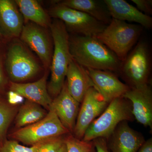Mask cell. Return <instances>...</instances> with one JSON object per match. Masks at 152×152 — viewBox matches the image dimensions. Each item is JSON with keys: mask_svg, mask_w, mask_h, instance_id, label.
I'll return each instance as SVG.
<instances>
[{"mask_svg": "<svg viewBox=\"0 0 152 152\" xmlns=\"http://www.w3.org/2000/svg\"><path fill=\"white\" fill-rule=\"evenodd\" d=\"M6 41H5L4 39L3 38L2 35L1 34L0 32V45L1 44H3Z\"/></svg>", "mask_w": 152, "mask_h": 152, "instance_id": "31", "label": "cell"}, {"mask_svg": "<svg viewBox=\"0 0 152 152\" xmlns=\"http://www.w3.org/2000/svg\"><path fill=\"white\" fill-rule=\"evenodd\" d=\"M132 110L131 102L124 97L113 100L99 118L90 125L83 140L90 142L99 138L108 139L120 123L134 121Z\"/></svg>", "mask_w": 152, "mask_h": 152, "instance_id": "4", "label": "cell"}, {"mask_svg": "<svg viewBox=\"0 0 152 152\" xmlns=\"http://www.w3.org/2000/svg\"><path fill=\"white\" fill-rule=\"evenodd\" d=\"M143 29L137 24L112 18L104 29L95 37L122 61L137 44Z\"/></svg>", "mask_w": 152, "mask_h": 152, "instance_id": "6", "label": "cell"}, {"mask_svg": "<svg viewBox=\"0 0 152 152\" xmlns=\"http://www.w3.org/2000/svg\"><path fill=\"white\" fill-rule=\"evenodd\" d=\"M15 113L14 108L0 101V143L1 144Z\"/></svg>", "mask_w": 152, "mask_h": 152, "instance_id": "22", "label": "cell"}, {"mask_svg": "<svg viewBox=\"0 0 152 152\" xmlns=\"http://www.w3.org/2000/svg\"><path fill=\"white\" fill-rule=\"evenodd\" d=\"M47 114L42 106L27 100L19 109L16 118V126L20 129L32 124L40 121Z\"/></svg>", "mask_w": 152, "mask_h": 152, "instance_id": "21", "label": "cell"}, {"mask_svg": "<svg viewBox=\"0 0 152 152\" xmlns=\"http://www.w3.org/2000/svg\"><path fill=\"white\" fill-rule=\"evenodd\" d=\"M64 142L62 136L49 139L40 143L37 152H56Z\"/></svg>", "mask_w": 152, "mask_h": 152, "instance_id": "25", "label": "cell"}, {"mask_svg": "<svg viewBox=\"0 0 152 152\" xmlns=\"http://www.w3.org/2000/svg\"><path fill=\"white\" fill-rule=\"evenodd\" d=\"M24 23L30 22L42 27L50 28L51 18L36 0H15Z\"/></svg>", "mask_w": 152, "mask_h": 152, "instance_id": "20", "label": "cell"}, {"mask_svg": "<svg viewBox=\"0 0 152 152\" xmlns=\"http://www.w3.org/2000/svg\"><path fill=\"white\" fill-rule=\"evenodd\" d=\"M66 78L69 93L76 101L81 103L87 91L94 87L86 69L72 59L68 66Z\"/></svg>", "mask_w": 152, "mask_h": 152, "instance_id": "18", "label": "cell"}, {"mask_svg": "<svg viewBox=\"0 0 152 152\" xmlns=\"http://www.w3.org/2000/svg\"><path fill=\"white\" fill-rule=\"evenodd\" d=\"M24 24L15 1L0 0V32L6 42L19 38Z\"/></svg>", "mask_w": 152, "mask_h": 152, "instance_id": "13", "label": "cell"}, {"mask_svg": "<svg viewBox=\"0 0 152 152\" xmlns=\"http://www.w3.org/2000/svg\"><path fill=\"white\" fill-rule=\"evenodd\" d=\"M136 8L141 12L151 16L152 14V0H132Z\"/></svg>", "mask_w": 152, "mask_h": 152, "instance_id": "27", "label": "cell"}, {"mask_svg": "<svg viewBox=\"0 0 152 152\" xmlns=\"http://www.w3.org/2000/svg\"><path fill=\"white\" fill-rule=\"evenodd\" d=\"M96 152H110L107 144V140L103 138H99L93 141Z\"/></svg>", "mask_w": 152, "mask_h": 152, "instance_id": "28", "label": "cell"}, {"mask_svg": "<svg viewBox=\"0 0 152 152\" xmlns=\"http://www.w3.org/2000/svg\"><path fill=\"white\" fill-rule=\"evenodd\" d=\"M8 42L5 50V66L10 82L22 83L46 71L35 54L19 38Z\"/></svg>", "mask_w": 152, "mask_h": 152, "instance_id": "3", "label": "cell"}, {"mask_svg": "<svg viewBox=\"0 0 152 152\" xmlns=\"http://www.w3.org/2000/svg\"><path fill=\"white\" fill-rule=\"evenodd\" d=\"M112 18L125 22H134L143 28H152V18L139 10L124 0H104Z\"/></svg>", "mask_w": 152, "mask_h": 152, "instance_id": "17", "label": "cell"}, {"mask_svg": "<svg viewBox=\"0 0 152 152\" xmlns=\"http://www.w3.org/2000/svg\"><path fill=\"white\" fill-rule=\"evenodd\" d=\"M94 87L108 103L123 97L131 88L121 81L116 74L109 71L86 69Z\"/></svg>", "mask_w": 152, "mask_h": 152, "instance_id": "11", "label": "cell"}, {"mask_svg": "<svg viewBox=\"0 0 152 152\" xmlns=\"http://www.w3.org/2000/svg\"><path fill=\"white\" fill-rule=\"evenodd\" d=\"M108 140L110 152H137L145 141L142 135L131 128L126 121L120 123Z\"/></svg>", "mask_w": 152, "mask_h": 152, "instance_id": "14", "label": "cell"}, {"mask_svg": "<svg viewBox=\"0 0 152 152\" xmlns=\"http://www.w3.org/2000/svg\"><path fill=\"white\" fill-rule=\"evenodd\" d=\"M81 103L73 132L75 137L79 140H83L90 125L100 115L109 104L94 87L87 91Z\"/></svg>", "mask_w": 152, "mask_h": 152, "instance_id": "10", "label": "cell"}, {"mask_svg": "<svg viewBox=\"0 0 152 152\" xmlns=\"http://www.w3.org/2000/svg\"><path fill=\"white\" fill-rule=\"evenodd\" d=\"M69 132L54 111L50 109L48 113L43 118L32 124L20 128L13 133L12 137L16 140L32 146Z\"/></svg>", "mask_w": 152, "mask_h": 152, "instance_id": "8", "label": "cell"}, {"mask_svg": "<svg viewBox=\"0 0 152 152\" xmlns=\"http://www.w3.org/2000/svg\"><path fill=\"white\" fill-rule=\"evenodd\" d=\"M56 152H68L67 150L65 142L60 147L59 149Z\"/></svg>", "mask_w": 152, "mask_h": 152, "instance_id": "30", "label": "cell"}, {"mask_svg": "<svg viewBox=\"0 0 152 152\" xmlns=\"http://www.w3.org/2000/svg\"><path fill=\"white\" fill-rule=\"evenodd\" d=\"M50 30L53 40L54 49L50 69V79L47 88L49 94L55 98L64 84L68 66L73 58L69 47V34L64 24L59 20L54 19Z\"/></svg>", "mask_w": 152, "mask_h": 152, "instance_id": "2", "label": "cell"}, {"mask_svg": "<svg viewBox=\"0 0 152 152\" xmlns=\"http://www.w3.org/2000/svg\"><path fill=\"white\" fill-rule=\"evenodd\" d=\"M19 39L38 57L46 70H50L54 43L50 28L31 23H25Z\"/></svg>", "mask_w": 152, "mask_h": 152, "instance_id": "9", "label": "cell"}, {"mask_svg": "<svg viewBox=\"0 0 152 152\" xmlns=\"http://www.w3.org/2000/svg\"><path fill=\"white\" fill-rule=\"evenodd\" d=\"M64 142L68 152H95L93 141H85L69 135L65 138Z\"/></svg>", "mask_w": 152, "mask_h": 152, "instance_id": "23", "label": "cell"}, {"mask_svg": "<svg viewBox=\"0 0 152 152\" xmlns=\"http://www.w3.org/2000/svg\"><path fill=\"white\" fill-rule=\"evenodd\" d=\"M80 103L69 93L65 80L61 91L53 100L49 109H53L63 125L70 132L73 133L80 110Z\"/></svg>", "mask_w": 152, "mask_h": 152, "instance_id": "16", "label": "cell"}, {"mask_svg": "<svg viewBox=\"0 0 152 152\" xmlns=\"http://www.w3.org/2000/svg\"><path fill=\"white\" fill-rule=\"evenodd\" d=\"M137 152H152V138L145 141Z\"/></svg>", "mask_w": 152, "mask_h": 152, "instance_id": "29", "label": "cell"}, {"mask_svg": "<svg viewBox=\"0 0 152 152\" xmlns=\"http://www.w3.org/2000/svg\"><path fill=\"white\" fill-rule=\"evenodd\" d=\"M48 73L49 70L46 71L42 77L32 83H15L10 82L9 88L11 91L49 110L53 99L49 94L47 88Z\"/></svg>", "mask_w": 152, "mask_h": 152, "instance_id": "15", "label": "cell"}, {"mask_svg": "<svg viewBox=\"0 0 152 152\" xmlns=\"http://www.w3.org/2000/svg\"><path fill=\"white\" fill-rule=\"evenodd\" d=\"M59 1L55 2L49 9L48 13L51 18L63 22L69 33L96 36L107 26L87 14L63 5Z\"/></svg>", "mask_w": 152, "mask_h": 152, "instance_id": "7", "label": "cell"}, {"mask_svg": "<svg viewBox=\"0 0 152 152\" xmlns=\"http://www.w3.org/2000/svg\"><path fill=\"white\" fill-rule=\"evenodd\" d=\"M2 45H0V90L7 84L9 78L5 66V50L2 48Z\"/></svg>", "mask_w": 152, "mask_h": 152, "instance_id": "26", "label": "cell"}, {"mask_svg": "<svg viewBox=\"0 0 152 152\" xmlns=\"http://www.w3.org/2000/svg\"><path fill=\"white\" fill-rule=\"evenodd\" d=\"M39 143L28 147L20 145L16 140L6 141L1 145L0 152H37Z\"/></svg>", "mask_w": 152, "mask_h": 152, "instance_id": "24", "label": "cell"}, {"mask_svg": "<svg viewBox=\"0 0 152 152\" xmlns=\"http://www.w3.org/2000/svg\"><path fill=\"white\" fill-rule=\"evenodd\" d=\"M132 104L135 119L146 127L152 128V90L151 84L130 88L123 96Z\"/></svg>", "mask_w": 152, "mask_h": 152, "instance_id": "12", "label": "cell"}, {"mask_svg": "<svg viewBox=\"0 0 152 152\" xmlns=\"http://www.w3.org/2000/svg\"><path fill=\"white\" fill-rule=\"evenodd\" d=\"M69 47L73 59L83 67L118 73L121 61L95 36L69 34Z\"/></svg>", "mask_w": 152, "mask_h": 152, "instance_id": "1", "label": "cell"}, {"mask_svg": "<svg viewBox=\"0 0 152 152\" xmlns=\"http://www.w3.org/2000/svg\"><path fill=\"white\" fill-rule=\"evenodd\" d=\"M152 60L147 42L139 41L122 61L118 74L131 88H138L150 83Z\"/></svg>", "mask_w": 152, "mask_h": 152, "instance_id": "5", "label": "cell"}, {"mask_svg": "<svg viewBox=\"0 0 152 152\" xmlns=\"http://www.w3.org/2000/svg\"><path fill=\"white\" fill-rule=\"evenodd\" d=\"M59 3L68 7L87 14L107 26L112 19L104 0H65L60 1Z\"/></svg>", "mask_w": 152, "mask_h": 152, "instance_id": "19", "label": "cell"}]
</instances>
